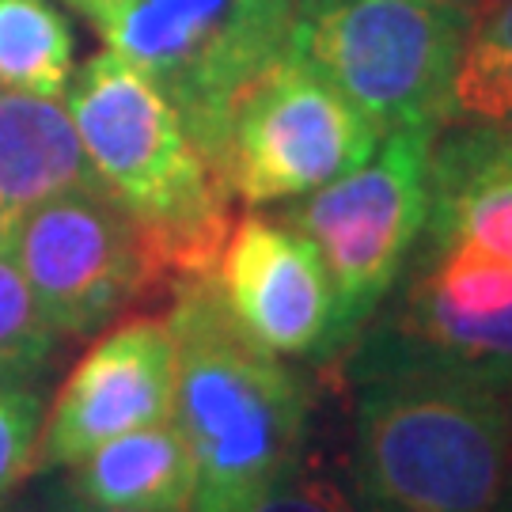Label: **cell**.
<instances>
[{"label":"cell","mask_w":512,"mask_h":512,"mask_svg":"<svg viewBox=\"0 0 512 512\" xmlns=\"http://www.w3.org/2000/svg\"><path fill=\"white\" fill-rule=\"evenodd\" d=\"M73 80V31L54 0H0V88L65 95Z\"/></svg>","instance_id":"2e32d148"},{"label":"cell","mask_w":512,"mask_h":512,"mask_svg":"<svg viewBox=\"0 0 512 512\" xmlns=\"http://www.w3.org/2000/svg\"><path fill=\"white\" fill-rule=\"evenodd\" d=\"M42 418V399L31 384L0 380V501L16 494L19 482L31 475Z\"/></svg>","instance_id":"ac0fdd59"},{"label":"cell","mask_w":512,"mask_h":512,"mask_svg":"<svg viewBox=\"0 0 512 512\" xmlns=\"http://www.w3.org/2000/svg\"><path fill=\"white\" fill-rule=\"evenodd\" d=\"M467 0H293L289 54L380 133L448 122Z\"/></svg>","instance_id":"5b68a950"},{"label":"cell","mask_w":512,"mask_h":512,"mask_svg":"<svg viewBox=\"0 0 512 512\" xmlns=\"http://www.w3.org/2000/svg\"><path fill=\"white\" fill-rule=\"evenodd\" d=\"M213 285L232 323L285 361H327L342 349L327 266L285 217L247 213L232 224Z\"/></svg>","instance_id":"30bf717a"},{"label":"cell","mask_w":512,"mask_h":512,"mask_svg":"<svg viewBox=\"0 0 512 512\" xmlns=\"http://www.w3.org/2000/svg\"><path fill=\"white\" fill-rule=\"evenodd\" d=\"M494 129H501V133H505V137H512V107H509V118H505V122H501V126H494Z\"/></svg>","instance_id":"603a6c76"},{"label":"cell","mask_w":512,"mask_h":512,"mask_svg":"<svg viewBox=\"0 0 512 512\" xmlns=\"http://www.w3.org/2000/svg\"><path fill=\"white\" fill-rule=\"evenodd\" d=\"M57 346V330L46 319L35 289L8 251V236L0 239V380L31 384Z\"/></svg>","instance_id":"e0dca14e"},{"label":"cell","mask_w":512,"mask_h":512,"mask_svg":"<svg viewBox=\"0 0 512 512\" xmlns=\"http://www.w3.org/2000/svg\"><path fill=\"white\" fill-rule=\"evenodd\" d=\"M167 327L175 338L171 421L194 463L190 512H255L304 459L308 384L232 323L213 274L175 281Z\"/></svg>","instance_id":"6da1fadb"},{"label":"cell","mask_w":512,"mask_h":512,"mask_svg":"<svg viewBox=\"0 0 512 512\" xmlns=\"http://www.w3.org/2000/svg\"><path fill=\"white\" fill-rule=\"evenodd\" d=\"M380 137L327 76L285 50L228 110L220 175L247 205L293 202L361 167Z\"/></svg>","instance_id":"ba28073f"},{"label":"cell","mask_w":512,"mask_h":512,"mask_svg":"<svg viewBox=\"0 0 512 512\" xmlns=\"http://www.w3.org/2000/svg\"><path fill=\"white\" fill-rule=\"evenodd\" d=\"M512 107V0H467L448 122L501 126ZM444 122V126H448Z\"/></svg>","instance_id":"9a60e30c"},{"label":"cell","mask_w":512,"mask_h":512,"mask_svg":"<svg viewBox=\"0 0 512 512\" xmlns=\"http://www.w3.org/2000/svg\"><path fill=\"white\" fill-rule=\"evenodd\" d=\"M8 251L57 338L99 330L156 281L133 220L103 186L19 209L8 228Z\"/></svg>","instance_id":"9c48e42d"},{"label":"cell","mask_w":512,"mask_h":512,"mask_svg":"<svg viewBox=\"0 0 512 512\" xmlns=\"http://www.w3.org/2000/svg\"><path fill=\"white\" fill-rule=\"evenodd\" d=\"M349 494L361 512H512V395L440 376L361 380Z\"/></svg>","instance_id":"3957f363"},{"label":"cell","mask_w":512,"mask_h":512,"mask_svg":"<svg viewBox=\"0 0 512 512\" xmlns=\"http://www.w3.org/2000/svg\"><path fill=\"white\" fill-rule=\"evenodd\" d=\"M175 338L167 315H137L95 342L42 418L31 475L65 471L103 440L171 418Z\"/></svg>","instance_id":"8fae6325"},{"label":"cell","mask_w":512,"mask_h":512,"mask_svg":"<svg viewBox=\"0 0 512 512\" xmlns=\"http://www.w3.org/2000/svg\"><path fill=\"white\" fill-rule=\"evenodd\" d=\"M255 512H361L353 494L323 475H311L304 459L258 501Z\"/></svg>","instance_id":"d6986e66"},{"label":"cell","mask_w":512,"mask_h":512,"mask_svg":"<svg viewBox=\"0 0 512 512\" xmlns=\"http://www.w3.org/2000/svg\"><path fill=\"white\" fill-rule=\"evenodd\" d=\"M433 126L391 129L361 167L293 198L285 213L315 243L338 300V346L380 315L399 289L406 262L429 220V152Z\"/></svg>","instance_id":"52a82bcc"},{"label":"cell","mask_w":512,"mask_h":512,"mask_svg":"<svg viewBox=\"0 0 512 512\" xmlns=\"http://www.w3.org/2000/svg\"><path fill=\"white\" fill-rule=\"evenodd\" d=\"M65 107L99 186L133 220L156 277H209L228 239V186L164 88L126 57L99 54L69 80Z\"/></svg>","instance_id":"7a4b0ae2"},{"label":"cell","mask_w":512,"mask_h":512,"mask_svg":"<svg viewBox=\"0 0 512 512\" xmlns=\"http://www.w3.org/2000/svg\"><path fill=\"white\" fill-rule=\"evenodd\" d=\"M421 239L471 243L512 262V137L448 122L429 152V220Z\"/></svg>","instance_id":"7c38bea8"},{"label":"cell","mask_w":512,"mask_h":512,"mask_svg":"<svg viewBox=\"0 0 512 512\" xmlns=\"http://www.w3.org/2000/svg\"><path fill=\"white\" fill-rule=\"evenodd\" d=\"M88 186H99V179L69 107L46 95L0 88V202L19 213Z\"/></svg>","instance_id":"5bb4252c"},{"label":"cell","mask_w":512,"mask_h":512,"mask_svg":"<svg viewBox=\"0 0 512 512\" xmlns=\"http://www.w3.org/2000/svg\"><path fill=\"white\" fill-rule=\"evenodd\" d=\"M0 512H61V505H57L54 490H46L38 501H16V497H4V501H0Z\"/></svg>","instance_id":"44dd1931"},{"label":"cell","mask_w":512,"mask_h":512,"mask_svg":"<svg viewBox=\"0 0 512 512\" xmlns=\"http://www.w3.org/2000/svg\"><path fill=\"white\" fill-rule=\"evenodd\" d=\"M65 486L88 505L107 509L190 512L194 463L175 421H156L103 440L65 467Z\"/></svg>","instance_id":"4fadbf2b"},{"label":"cell","mask_w":512,"mask_h":512,"mask_svg":"<svg viewBox=\"0 0 512 512\" xmlns=\"http://www.w3.org/2000/svg\"><path fill=\"white\" fill-rule=\"evenodd\" d=\"M57 505H61V512H152V509H107V505H88V501H80V497L61 482L54 490Z\"/></svg>","instance_id":"ffe728a7"},{"label":"cell","mask_w":512,"mask_h":512,"mask_svg":"<svg viewBox=\"0 0 512 512\" xmlns=\"http://www.w3.org/2000/svg\"><path fill=\"white\" fill-rule=\"evenodd\" d=\"M103 50L152 76L217 167L236 95L289 50L293 0H65ZM224 179V175H220Z\"/></svg>","instance_id":"277c9868"},{"label":"cell","mask_w":512,"mask_h":512,"mask_svg":"<svg viewBox=\"0 0 512 512\" xmlns=\"http://www.w3.org/2000/svg\"><path fill=\"white\" fill-rule=\"evenodd\" d=\"M12 220H16V209H8V205L0 202V239L8 236V228H12Z\"/></svg>","instance_id":"7402d4cb"},{"label":"cell","mask_w":512,"mask_h":512,"mask_svg":"<svg viewBox=\"0 0 512 512\" xmlns=\"http://www.w3.org/2000/svg\"><path fill=\"white\" fill-rule=\"evenodd\" d=\"M403 274L384 319L353 338L349 376H440L512 395V262L418 239Z\"/></svg>","instance_id":"8992f818"}]
</instances>
